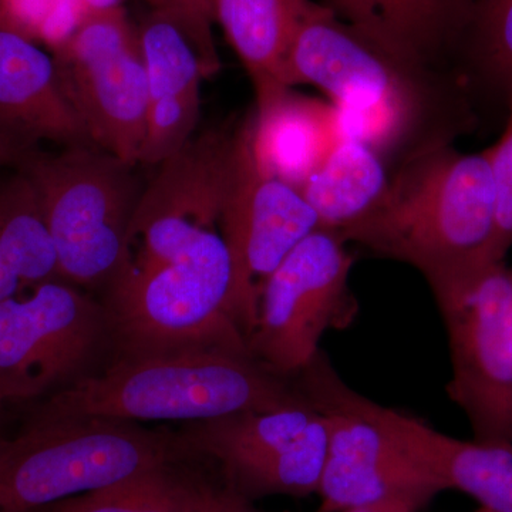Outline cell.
<instances>
[{
    "instance_id": "cell-1",
    "label": "cell",
    "mask_w": 512,
    "mask_h": 512,
    "mask_svg": "<svg viewBox=\"0 0 512 512\" xmlns=\"http://www.w3.org/2000/svg\"><path fill=\"white\" fill-rule=\"evenodd\" d=\"M495 227L488 150L461 153L443 143L403 158L382 200L339 235L412 266L440 303L500 265L493 255Z\"/></svg>"
},
{
    "instance_id": "cell-2",
    "label": "cell",
    "mask_w": 512,
    "mask_h": 512,
    "mask_svg": "<svg viewBox=\"0 0 512 512\" xmlns=\"http://www.w3.org/2000/svg\"><path fill=\"white\" fill-rule=\"evenodd\" d=\"M286 82L328 94L345 136L386 161L451 143L471 121L457 80L396 59L315 2L293 43Z\"/></svg>"
},
{
    "instance_id": "cell-3",
    "label": "cell",
    "mask_w": 512,
    "mask_h": 512,
    "mask_svg": "<svg viewBox=\"0 0 512 512\" xmlns=\"http://www.w3.org/2000/svg\"><path fill=\"white\" fill-rule=\"evenodd\" d=\"M308 402L295 379L251 355L190 350L113 360L96 375L26 406L43 417L198 423Z\"/></svg>"
},
{
    "instance_id": "cell-4",
    "label": "cell",
    "mask_w": 512,
    "mask_h": 512,
    "mask_svg": "<svg viewBox=\"0 0 512 512\" xmlns=\"http://www.w3.org/2000/svg\"><path fill=\"white\" fill-rule=\"evenodd\" d=\"M232 285L231 256L215 229L201 232L173 261L131 262L99 296L109 326L110 362L190 350L251 355L232 312Z\"/></svg>"
},
{
    "instance_id": "cell-5",
    "label": "cell",
    "mask_w": 512,
    "mask_h": 512,
    "mask_svg": "<svg viewBox=\"0 0 512 512\" xmlns=\"http://www.w3.org/2000/svg\"><path fill=\"white\" fill-rule=\"evenodd\" d=\"M15 168L35 188L60 279L99 298L133 262L130 229L144 191L136 167L79 144L33 148Z\"/></svg>"
},
{
    "instance_id": "cell-6",
    "label": "cell",
    "mask_w": 512,
    "mask_h": 512,
    "mask_svg": "<svg viewBox=\"0 0 512 512\" xmlns=\"http://www.w3.org/2000/svg\"><path fill=\"white\" fill-rule=\"evenodd\" d=\"M183 456L177 434L134 421L26 412L18 433H0V510L35 511L174 466Z\"/></svg>"
},
{
    "instance_id": "cell-7",
    "label": "cell",
    "mask_w": 512,
    "mask_h": 512,
    "mask_svg": "<svg viewBox=\"0 0 512 512\" xmlns=\"http://www.w3.org/2000/svg\"><path fill=\"white\" fill-rule=\"evenodd\" d=\"M100 299L63 279L0 302V417L96 375L110 362Z\"/></svg>"
},
{
    "instance_id": "cell-8",
    "label": "cell",
    "mask_w": 512,
    "mask_h": 512,
    "mask_svg": "<svg viewBox=\"0 0 512 512\" xmlns=\"http://www.w3.org/2000/svg\"><path fill=\"white\" fill-rule=\"evenodd\" d=\"M295 382L328 420L318 512H421L444 493L439 481L389 433L346 402L340 392L342 377L323 350Z\"/></svg>"
},
{
    "instance_id": "cell-9",
    "label": "cell",
    "mask_w": 512,
    "mask_h": 512,
    "mask_svg": "<svg viewBox=\"0 0 512 512\" xmlns=\"http://www.w3.org/2000/svg\"><path fill=\"white\" fill-rule=\"evenodd\" d=\"M50 53L93 146L137 167L146 141L148 83L137 28L123 6L89 13Z\"/></svg>"
},
{
    "instance_id": "cell-10",
    "label": "cell",
    "mask_w": 512,
    "mask_h": 512,
    "mask_svg": "<svg viewBox=\"0 0 512 512\" xmlns=\"http://www.w3.org/2000/svg\"><path fill=\"white\" fill-rule=\"evenodd\" d=\"M353 256L338 232L316 229L266 279L249 353L276 375L295 379L319 355L332 328L353 319Z\"/></svg>"
},
{
    "instance_id": "cell-11",
    "label": "cell",
    "mask_w": 512,
    "mask_h": 512,
    "mask_svg": "<svg viewBox=\"0 0 512 512\" xmlns=\"http://www.w3.org/2000/svg\"><path fill=\"white\" fill-rule=\"evenodd\" d=\"M177 436L185 453L214 460L222 483L249 501L318 494L329 429L325 413L309 400L187 423Z\"/></svg>"
},
{
    "instance_id": "cell-12",
    "label": "cell",
    "mask_w": 512,
    "mask_h": 512,
    "mask_svg": "<svg viewBox=\"0 0 512 512\" xmlns=\"http://www.w3.org/2000/svg\"><path fill=\"white\" fill-rule=\"evenodd\" d=\"M254 113L244 120L218 231L231 256L232 312L244 335L258 323L266 279L293 249L322 228L301 191L265 174L252 150Z\"/></svg>"
},
{
    "instance_id": "cell-13",
    "label": "cell",
    "mask_w": 512,
    "mask_h": 512,
    "mask_svg": "<svg viewBox=\"0 0 512 512\" xmlns=\"http://www.w3.org/2000/svg\"><path fill=\"white\" fill-rule=\"evenodd\" d=\"M437 305L453 370L448 396L466 414L474 440L512 443V269L495 265Z\"/></svg>"
},
{
    "instance_id": "cell-14",
    "label": "cell",
    "mask_w": 512,
    "mask_h": 512,
    "mask_svg": "<svg viewBox=\"0 0 512 512\" xmlns=\"http://www.w3.org/2000/svg\"><path fill=\"white\" fill-rule=\"evenodd\" d=\"M214 20L168 0L137 26L148 83L147 133L140 164L160 165L194 136L201 84L220 69Z\"/></svg>"
},
{
    "instance_id": "cell-15",
    "label": "cell",
    "mask_w": 512,
    "mask_h": 512,
    "mask_svg": "<svg viewBox=\"0 0 512 512\" xmlns=\"http://www.w3.org/2000/svg\"><path fill=\"white\" fill-rule=\"evenodd\" d=\"M340 392L350 406L379 424L419 466L429 471L444 491L470 495L480 508L490 512H512V443L448 436L426 421L367 399L343 379Z\"/></svg>"
},
{
    "instance_id": "cell-16",
    "label": "cell",
    "mask_w": 512,
    "mask_h": 512,
    "mask_svg": "<svg viewBox=\"0 0 512 512\" xmlns=\"http://www.w3.org/2000/svg\"><path fill=\"white\" fill-rule=\"evenodd\" d=\"M0 137L20 151L92 144L64 96L52 53L0 30Z\"/></svg>"
},
{
    "instance_id": "cell-17",
    "label": "cell",
    "mask_w": 512,
    "mask_h": 512,
    "mask_svg": "<svg viewBox=\"0 0 512 512\" xmlns=\"http://www.w3.org/2000/svg\"><path fill=\"white\" fill-rule=\"evenodd\" d=\"M476 5L477 0H325L326 8L384 52L436 72L470 32Z\"/></svg>"
},
{
    "instance_id": "cell-18",
    "label": "cell",
    "mask_w": 512,
    "mask_h": 512,
    "mask_svg": "<svg viewBox=\"0 0 512 512\" xmlns=\"http://www.w3.org/2000/svg\"><path fill=\"white\" fill-rule=\"evenodd\" d=\"M279 87L256 94L252 150L259 168L301 188L345 137L332 103Z\"/></svg>"
},
{
    "instance_id": "cell-19",
    "label": "cell",
    "mask_w": 512,
    "mask_h": 512,
    "mask_svg": "<svg viewBox=\"0 0 512 512\" xmlns=\"http://www.w3.org/2000/svg\"><path fill=\"white\" fill-rule=\"evenodd\" d=\"M312 0H211L214 22L251 77L255 94L286 82L293 43Z\"/></svg>"
},
{
    "instance_id": "cell-20",
    "label": "cell",
    "mask_w": 512,
    "mask_h": 512,
    "mask_svg": "<svg viewBox=\"0 0 512 512\" xmlns=\"http://www.w3.org/2000/svg\"><path fill=\"white\" fill-rule=\"evenodd\" d=\"M39 198L18 168L0 170V302L59 279Z\"/></svg>"
},
{
    "instance_id": "cell-21",
    "label": "cell",
    "mask_w": 512,
    "mask_h": 512,
    "mask_svg": "<svg viewBox=\"0 0 512 512\" xmlns=\"http://www.w3.org/2000/svg\"><path fill=\"white\" fill-rule=\"evenodd\" d=\"M392 173L376 150L345 136L299 188L322 228L342 234L382 200Z\"/></svg>"
},
{
    "instance_id": "cell-22",
    "label": "cell",
    "mask_w": 512,
    "mask_h": 512,
    "mask_svg": "<svg viewBox=\"0 0 512 512\" xmlns=\"http://www.w3.org/2000/svg\"><path fill=\"white\" fill-rule=\"evenodd\" d=\"M192 507L194 480L171 466L30 512H192Z\"/></svg>"
},
{
    "instance_id": "cell-23",
    "label": "cell",
    "mask_w": 512,
    "mask_h": 512,
    "mask_svg": "<svg viewBox=\"0 0 512 512\" xmlns=\"http://www.w3.org/2000/svg\"><path fill=\"white\" fill-rule=\"evenodd\" d=\"M80 0H0V30L52 52L89 15Z\"/></svg>"
},
{
    "instance_id": "cell-24",
    "label": "cell",
    "mask_w": 512,
    "mask_h": 512,
    "mask_svg": "<svg viewBox=\"0 0 512 512\" xmlns=\"http://www.w3.org/2000/svg\"><path fill=\"white\" fill-rule=\"evenodd\" d=\"M468 33L477 62L507 90L512 84V0H477Z\"/></svg>"
},
{
    "instance_id": "cell-25",
    "label": "cell",
    "mask_w": 512,
    "mask_h": 512,
    "mask_svg": "<svg viewBox=\"0 0 512 512\" xmlns=\"http://www.w3.org/2000/svg\"><path fill=\"white\" fill-rule=\"evenodd\" d=\"M508 120L503 136L487 148L497 194V227L493 255L497 264H504L512 248V84L505 90Z\"/></svg>"
},
{
    "instance_id": "cell-26",
    "label": "cell",
    "mask_w": 512,
    "mask_h": 512,
    "mask_svg": "<svg viewBox=\"0 0 512 512\" xmlns=\"http://www.w3.org/2000/svg\"><path fill=\"white\" fill-rule=\"evenodd\" d=\"M192 512H261L252 501L235 493L224 483L212 484L194 480V507Z\"/></svg>"
},
{
    "instance_id": "cell-27",
    "label": "cell",
    "mask_w": 512,
    "mask_h": 512,
    "mask_svg": "<svg viewBox=\"0 0 512 512\" xmlns=\"http://www.w3.org/2000/svg\"><path fill=\"white\" fill-rule=\"evenodd\" d=\"M23 153L25 151H20L19 148L12 146L5 138L0 137V170L15 167Z\"/></svg>"
},
{
    "instance_id": "cell-28",
    "label": "cell",
    "mask_w": 512,
    "mask_h": 512,
    "mask_svg": "<svg viewBox=\"0 0 512 512\" xmlns=\"http://www.w3.org/2000/svg\"><path fill=\"white\" fill-rule=\"evenodd\" d=\"M84 8L92 12H100V10H109L121 8L124 0H80Z\"/></svg>"
},
{
    "instance_id": "cell-29",
    "label": "cell",
    "mask_w": 512,
    "mask_h": 512,
    "mask_svg": "<svg viewBox=\"0 0 512 512\" xmlns=\"http://www.w3.org/2000/svg\"><path fill=\"white\" fill-rule=\"evenodd\" d=\"M177 2L184 3V5L190 6V8L198 10V12L204 13V15L210 16V18L214 20L211 0H177Z\"/></svg>"
},
{
    "instance_id": "cell-30",
    "label": "cell",
    "mask_w": 512,
    "mask_h": 512,
    "mask_svg": "<svg viewBox=\"0 0 512 512\" xmlns=\"http://www.w3.org/2000/svg\"><path fill=\"white\" fill-rule=\"evenodd\" d=\"M151 6L163 5V3L167 2V0H147Z\"/></svg>"
},
{
    "instance_id": "cell-31",
    "label": "cell",
    "mask_w": 512,
    "mask_h": 512,
    "mask_svg": "<svg viewBox=\"0 0 512 512\" xmlns=\"http://www.w3.org/2000/svg\"><path fill=\"white\" fill-rule=\"evenodd\" d=\"M342 512H375L372 510H365V508H355V510H346Z\"/></svg>"
},
{
    "instance_id": "cell-32",
    "label": "cell",
    "mask_w": 512,
    "mask_h": 512,
    "mask_svg": "<svg viewBox=\"0 0 512 512\" xmlns=\"http://www.w3.org/2000/svg\"><path fill=\"white\" fill-rule=\"evenodd\" d=\"M476 512H490V511L484 510V508H478V510Z\"/></svg>"
},
{
    "instance_id": "cell-33",
    "label": "cell",
    "mask_w": 512,
    "mask_h": 512,
    "mask_svg": "<svg viewBox=\"0 0 512 512\" xmlns=\"http://www.w3.org/2000/svg\"><path fill=\"white\" fill-rule=\"evenodd\" d=\"M0 512H8V511H2V510H0Z\"/></svg>"
}]
</instances>
